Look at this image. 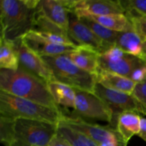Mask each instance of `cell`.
I'll list each match as a JSON object with an SVG mask.
<instances>
[{
	"label": "cell",
	"mask_w": 146,
	"mask_h": 146,
	"mask_svg": "<svg viewBox=\"0 0 146 146\" xmlns=\"http://www.w3.org/2000/svg\"><path fill=\"white\" fill-rule=\"evenodd\" d=\"M58 124L24 118H0V141L5 146H48Z\"/></svg>",
	"instance_id": "1"
},
{
	"label": "cell",
	"mask_w": 146,
	"mask_h": 146,
	"mask_svg": "<svg viewBox=\"0 0 146 146\" xmlns=\"http://www.w3.org/2000/svg\"><path fill=\"white\" fill-rule=\"evenodd\" d=\"M0 91L61 110L50 94L46 83L20 66L15 71L0 69Z\"/></svg>",
	"instance_id": "2"
},
{
	"label": "cell",
	"mask_w": 146,
	"mask_h": 146,
	"mask_svg": "<svg viewBox=\"0 0 146 146\" xmlns=\"http://www.w3.org/2000/svg\"><path fill=\"white\" fill-rule=\"evenodd\" d=\"M39 0H1V37L17 41L34 29Z\"/></svg>",
	"instance_id": "3"
},
{
	"label": "cell",
	"mask_w": 146,
	"mask_h": 146,
	"mask_svg": "<svg viewBox=\"0 0 146 146\" xmlns=\"http://www.w3.org/2000/svg\"><path fill=\"white\" fill-rule=\"evenodd\" d=\"M64 116L61 110L0 91V118H24L58 124Z\"/></svg>",
	"instance_id": "4"
},
{
	"label": "cell",
	"mask_w": 146,
	"mask_h": 146,
	"mask_svg": "<svg viewBox=\"0 0 146 146\" xmlns=\"http://www.w3.org/2000/svg\"><path fill=\"white\" fill-rule=\"evenodd\" d=\"M42 58L51 69L55 81L75 89L94 94L96 76L77 66L66 54L44 56Z\"/></svg>",
	"instance_id": "5"
},
{
	"label": "cell",
	"mask_w": 146,
	"mask_h": 146,
	"mask_svg": "<svg viewBox=\"0 0 146 146\" xmlns=\"http://www.w3.org/2000/svg\"><path fill=\"white\" fill-rule=\"evenodd\" d=\"M72 129L81 133L92 140L98 146H127L128 143L121 137L115 127L92 123L79 118L64 115L61 120Z\"/></svg>",
	"instance_id": "6"
},
{
	"label": "cell",
	"mask_w": 146,
	"mask_h": 146,
	"mask_svg": "<svg viewBox=\"0 0 146 146\" xmlns=\"http://www.w3.org/2000/svg\"><path fill=\"white\" fill-rule=\"evenodd\" d=\"M75 91V109L70 117L105 121L114 127L113 111L101 98L88 91L78 89Z\"/></svg>",
	"instance_id": "7"
},
{
	"label": "cell",
	"mask_w": 146,
	"mask_h": 146,
	"mask_svg": "<svg viewBox=\"0 0 146 146\" xmlns=\"http://www.w3.org/2000/svg\"><path fill=\"white\" fill-rule=\"evenodd\" d=\"M145 63V60L127 54L115 45L100 54L98 57L99 70L115 73L128 78L135 68Z\"/></svg>",
	"instance_id": "8"
},
{
	"label": "cell",
	"mask_w": 146,
	"mask_h": 146,
	"mask_svg": "<svg viewBox=\"0 0 146 146\" xmlns=\"http://www.w3.org/2000/svg\"><path fill=\"white\" fill-rule=\"evenodd\" d=\"M94 94L113 111L115 127L118 115L123 113L135 112L143 114L141 106L132 94L108 89L98 83L96 85Z\"/></svg>",
	"instance_id": "9"
},
{
	"label": "cell",
	"mask_w": 146,
	"mask_h": 146,
	"mask_svg": "<svg viewBox=\"0 0 146 146\" xmlns=\"http://www.w3.org/2000/svg\"><path fill=\"white\" fill-rule=\"evenodd\" d=\"M68 35L76 45L91 48L99 54L112 46L98 38L74 13L69 14Z\"/></svg>",
	"instance_id": "10"
},
{
	"label": "cell",
	"mask_w": 146,
	"mask_h": 146,
	"mask_svg": "<svg viewBox=\"0 0 146 146\" xmlns=\"http://www.w3.org/2000/svg\"><path fill=\"white\" fill-rule=\"evenodd\" d=\"M19 60V66L44 82L55 81L52 72L42 57L30 49L22 39L14 41Z\"/></svg>",
	"instance_id": "11"
},
{
	"label": "cell",
	"mask_w": 146,
	"mask_h": 146,
	"mask_svg": "<svg viewBox=\"0 0 146 146\" xmlns=\"http://www.w3.org/2000/svg\"><path fill=\"white\" fill-rule=\"evenodd\" d=\"M75 0H39L37 12L68 32L69 14L74 11Z\"/></svg>",
	"instance_id": "12"
},
{
	"label": "cell",
	"mask_w": 146,
	"mask_h": 146,
	"mask_svg": "<svg viewBox=\"0 0 146 146\" xmlns=\"http://www.w3.org/2000/svg\"><path fill=\"white\" fill-rule=\"evenodd\" d=\"M21 39L30 49L41 57L66 54L75 51L79 47L77 45L54 44L41 38L33 30L29 31Z\"/></svg>",
	"instance_id": "13"
},
{
	"label": "cell",
	"mask_w": 146,
	"mask_h": 146,
	"mask_svg": "<svg viewBox=\"0 0 146 146\" xmlns=\"http://www.w3.org/2000/svg\"><path fill=\"white\" fill-rule=\"evenodd\" d=\"M72 13L102 16L125 14V10L121 0H75Z\"/></svg>",
	"instance_id": "14"
},
{
	"label": "cell",
	"mask_w": 146,
	"mask_h": 146,
	"mask_svg": "<svg viewBox=\"0 0 146 146\" xmlns=\"http://www.w3.org/2000/svg\"><path fill=\"white\" fill-rule=\"evenodd\" d=\"M68 58L80 68L96 76L99 71V54L95 50L79 46L75 51L66 54Z\"/></svg>",
	"instance_id": "15"
},
{
	"label": "cell",
	"mask_w": 146,
	"mask_h": 146,
	"mask_svg": "<svg viewBox=\"0 0 146 146\" xmlns=\"http://www.w3.org/2000/svg\"><path fill=\"white\" fill-rule=\"evenodd\" d=\"M96 76V82L105 88L128 94H132L136 85L128 77L104 70H99Z\"/></svg>",
	"instance_id": "16"
},
{
	"label": "cell",
	"mask_w": 146,
	"mask_h": 146,
	"mask_svg": "<svg viewBox=\"0 0 146 146\" xmlns=\"http://www.w3.org/2000/svg\"><path fill=\"white\" fill-rule=\"evenodd\" d=\"M141 120L139 113L135 112H124L118 115L115 128L127 143L133 135L139 133Z\"/></svg>",
	"instance_id": "17"
},
{
	"label": "cell",
	"mask_w": 146,
	"mask_h": 146,
	"mask_svg": "<svg viewBox=\"0 0 146 146\" xmlns=\"http://www.w3.org/2000/svg\"><path fill=\"white\" fill-rule=\"evenodd\" d=\"M46 84L50 94L59 108L62 106L72 108L74 111L76 91L74 88L57 81H51Z\"/></svg>",
	"instance_id": "18"
},
{
	"label": "cell",
	"mask_w": 146,
	"mask_h": 146,
	"mask_svg": "<svg viewBox=\"0 0 146 146\" xmlns=\"http://www.w3.org/2000/svg\"><path fill=\"white\" fill-rule=\"evenodd\" d=\"M76 15L84 14L93 20L101 24L104 27L117 32L134 31L132 23L125 14H110V15H93V14L81 13Z\"/></svg>",
	"instance_id": "19"
},
{
	"label": "cell",
	"mask_w": 146,
	"mask_h": 146,
	"mask_svg": "<svg viewBox=\"0 0 146 146\" xmlns=\"http://www.w3.org/2000/svg\"><path fill=\"white\" fill-rule=\"evenodd\" d=\"M143 41L135 31L119 32L114 45L131 55L143 59Z\"/></svg>",
	"instance_id": "20"
},
{
	"label": "cell",
	"mask_w": 146,
	"mask_h": 146,
	"mask_svg": "<svg viewBox=\"0 0 146 146\" xmlns=\"http://www.w3.org/2000/svg\"><path fill=\"white\" fill-rule=\"evenodd\" d=\"M19 60L15 42L0 37V69L17 70Z\"/></svg>",
	"instance_id": "21"
},
{
	"label": "cell",
	"mask_w": 146,
	"mask_h": 146,
	"mask_svg": "<svg viewBox=\"0 0 146 146\" xmlns=\"http://www.w3.org/2000/svg\"><path fill=\"white\" fill-rule=\"evenodd\" d=\"M57 135L72 146H98L86 135L72 129L61 121L58 124Z\"/></svg>",
	"instance_id": "22"
},
{
	"label": "cell",
	"mask_w": 146,
	"mask_h": 146,
	"mask_svg": "<svg viewBox=\"0 0 146 146\" xmlns=\"http://www.w3.org/2000/svg\"><path fill=\"white\" fill-rule=\"evenodd\" d=\"M77 17L82 21L84 24H85L98 38L110 45H114L118 37L119 32L113 31V30L107 29L102 26L101 24H98L96 21L93 20L88 16L84 15V14H80L76 15Z\"/></svg>",
	"instance_id": "23"
},
{
	"label": "cell",
	"mask_w": 146,
	"mask_h": 146,
	"mask_svg": "<svg viewBox=\"0 0 146 146\" xmlns=\"http://www.w3.org/2000/svg\"><path fill=\"white\" fill-rule=\"evenodd\" d=\"M34 31H39V32L52 33V34H62V35L68 36V32L61 29L56 24L43 16L42 14L36 13L35 24H34ZM69 37V36H68Z\"/></svg>",
	"instance_id": "24"
},
{
	"label": "cell",
	"mask_w": 146,
	"mask_h": 146,
	"mask_svg": "<svg viewBox=\"0 0 146 146\" xmlns=\"http://www.w3.org/2000/svg\"><path fill=\"white\" fill-rule=\"evenodd\" d=\"M125 14L132 23L134 31L145 42L146 41V16L133 12H125Z\"/></svg>",
	"instance_id": "25"
},
{
	"label": "cell",
	"mask_w": 146,
	"mask_h": 146,
	"mask_svg": "<svg viewBox=\"0 0 146 146\" xmlns=\"http://www.w3.org/2000/svg\"><path fill=\"white\" fill-rule=\"evenodd\" d=\"M125 12L146 16V0H121Z\"/></svg>",
	"instance_id": "26"
},
{
	"label": "cell",
	"mask_w": 146,
	"mask_h": 146,
	"mask_svg": "<svg viewBox=\"0 0 146 146\" xmlns=\"http://www.w3.org/2000/svg\"><path fill=\"white\" fill-rule=\"evenodd\" d=\"M132 96L141 106L143 114L146 115V78L142 82L136 84Z\"/></svg>",
	"instance_id": "27"
},
{
	"label": "cell",
	"mask_w": 146,
	"mask_h": 146,
	"mask_svg": "<svg viewBox=\"0 0 146 146\" xmlns=\"http://www.w3.org/2000/svg\"><path fill=\"white\" fill-rule=\"evenodd\" d=\"M129 78L135 84H138L146 78V63L135 68L131 74Z\"/></svg>",
	"instance_id": "28"
},
{
	"label": "cell",
	"mask_w": 146,
	"mask_h": 146,
	"mask_svg": "<svg viewBox=\"0 0 146 146\" xmlns=\"http://www.w3.org/2000/svg\"><path fill=\"white\" fill-rule=\"evenodd\" d=\"M48 146H72L70 143H68L66 141L62 138L61 137H60L59 135H56L54 136V138H53L52 141H51V143H49Z\"/></svg>",
	"instance_id": "29"
},
{
	"label": "cell",
	"mask_w": 146,
	"mask_h": 146,
	"mask_svg": "<svg viewBox=\"0 0 146 146\" xmlns=\"http://www.w3.org/2000/svg\"><path fill=\"white\" fill-rule=\"evenodd\" d=\"M138 135L146 142V118H141V130Z\"/></svg>",
	"instance_id": "30"
},
{
	"label": "cell",
	"mask_w": 146,
	"mask_h": 146,
	"mask_svg": "<svg viewBox=\"0 0 146 146\" xmlns=\"http://www.w3.org/2000/svg\"><path fill=\"white\" fill-rule=\"evenodd\" d=\"M143 59L146 61V41L143 42Z\"/></svg>",
	"instance_id": "31"
}]
</instances>
